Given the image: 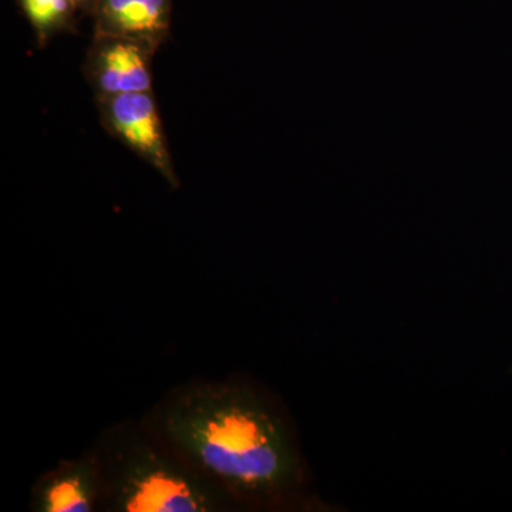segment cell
Returning <instances> with one entry per match:
<instances>
[{
  "label": "cell",
  "instance_id": "cell-1",
  "mask_svg": "<svg viewBox=\"0 0 512 512\" xmlns=\"http://www.w3.org/2000/svg\"><path fill=\"white\" fill-rule=\"evenodd\" d=\"M146 427L231 500L271 503L301 483L291 429L249 384H185L164 397Z\"/></svg>",
  "mask_w": 512,
  "mask_h": 512
},
{
  "label": "cell",
  "instance_id": "cell-2",
  "mask_svg": "<svg viewBox=\"0 0 512 512\" xmlns=\"http://www.w3.org/2000/svg\"><path fill=\"white\" fill-rule=\"evenodd\" d=\"M94 451L103 478L101 510L210 512L231 501L147 427H111Z\"/></svg>",
  "mask_w": 512,
  "mask_h": 512
},
{
  "label": "cell",
  "instance_id": "cell-3",
  "mask_svg": "<svg viewBox=\"0 0 512 512\" xmlns=\"http://www.w3.org/2000/svg\"><path fill=\"white\" fill-rule=\"evenodd\" d=\"M103 478L96 451L66 458L43 474L30 493L36 512H92L100 510Z\"/></svg>",
  "mask_w": 512,
  "mask_h": 512
},
{
  "label": "cell",
  "instance_id": "cell-4",
  "mask_svg": "<svg viewBox=\"0 0 512 512\" xmlns=\"http://www.w3.org/2000/svg\"><path fill=\"white\" fill-rule=\"evenodd\" d=\"M111 123L130 146L164 164L163 136L156 104L146 93L114 96L110 104Z\"/></svg>",
  "mask_w": 512,
  "mask_h": 512
},
{
  "label": "cell",
  "instance_id": "cell-5",
  "mask_svg": "<svg viewBox=\"0 0 512 512\" xmlns=\"http://www.w3.org/2000/svg\"><path fill=\"white\" fill-rule=\"evenodd\" d=\"M146 60L137 47L111 46L101 57L100 84L104 92L114 94L146 93L150 89Z\"/></svg>",
  "mask_w": 512,
  "mask_h": 512
},
{
  "label": "cell",
  "instance_id": "cell-6",
  "mask_svg": "<svg viewBox=\"0 0 512 512\" xmlns=\"http://www.w3.org/2000/svg\"><path fill=\"white\" fill-rule=\"evenodd\" d=\"M106 10L127 32H151L163 23L165 0H106Z\"/></svg>",
  "mask_w": 512,
  "mask_h": 512
},
{
  "label": "cell",
  "instance_id": "cell-7",
  "mask_svg": "<svg viewBox=\"0 0 512 512\" xmlns=\"http://www.w3.org/2000/svg\"><path fill=\"white\" fill-rule=\"evenodd\" d=\"M72 0H22L30 20L39 28L52 26L62 18Z\"/></svg>",
  "mask_w": 512,
  "mask_h": 512
},
{
  "label": "cell",
  "instance_id": "cell-8",
  "mask_svg": "<svg viewBox=\"0 0 512 512\" xmlns=\"http://www.w3.org/2000/svg\"><path fill=\"white\" fill-rule=\"evenodd\" d=\"M72 2H76V0H72Z\"/></svg>",
  "mask_w": 512,
  "mask_h": 512
}]
</instances>
